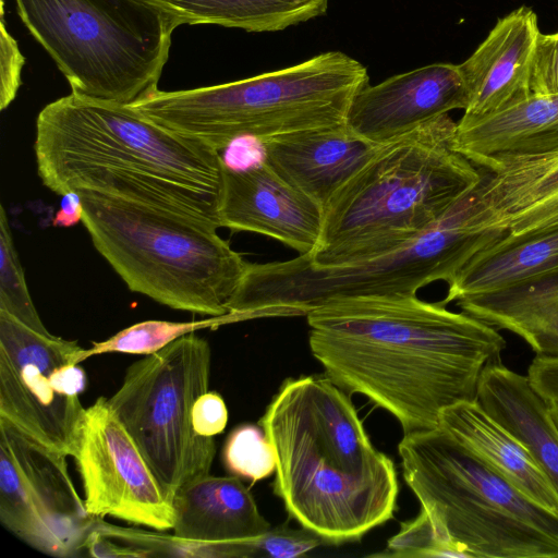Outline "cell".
Returning a JSON list of instances; mask_svg holds the SVG:
<instances>
[{
	"instance_id": "obj_1",
	"label": "cell",
	"mask_w": 558,
	"mask_h": 558,
	"mask_svg": "<svg viewBox=\"0 0 558 558\" xmlns=\"http://www.w3.org/2000/svg\"><path fill=\"white\" fill-rule=\"evenodd\" d=\"M306 317L325 374L391 413L404 434L436 428L445 409L476 400L483 368L507 345L497 328L416 295L340 299Z\"/></svg>"
},
{
	"instance_id": "obj_2",
	"label": "cell",
	"mask_w": 558,
	"mask_h": 558,
	"mask_svg": "<svg viewBox=\"0 0 558 558\" xmlns=\"http://www.w3.org/2000/svg\"><path fill=\"white\" fill-rule=\"evenodd\" d=\"M34 150L43 184L60 196L87 190L220 228L219 150L131 105L71 92L39 112Z\"/></svg>"
},
{
	"instance_id": "obj_3",
	"label": "cell",
	"mask_w": 558,
	"mask_h": 558,
	"mask_svg": "<svg viewBox=\"0 0 558 558\" xmlns=\"http://www.w3.org/2000/svg\"><path fill=\"white\" fill-rule=\"evenodd\" d=\"M258 425L276 456L274 493L325 544L357 542L393 515V462L372 444L350 396L325 375L288 378Z\"/></svg>"
},
{
	"instance_id": "obj_4",
	"label": "cell",
	"mask_w": 558,
	"mask_h": 558,
	"mask_svg": "<svg viewBox=\"0 0 558 558\" xmlns=\"http://www.w3.org/2000/svg\"><path fill=\"white\" fill-rule=\"evenodd\" d=\"M448 114L381 145L324 209L319 266L354 263L417 236L483 179L454 148Z\"/></svg>"
},
{
	"instance_id": "obj_5",
	"label": "cell",
	"mask_w": 558,
	"mask_h": 558,
	"mask_svg": "<svg viewBox=\"0 0 558 558\" xmlns=\"http://www.w3.org/2000/svg\"><path fill=\"white\" fill-rule=\"evenodd\" d=\"M481 182L421 234L363 260L319 266L300 254L282 262L248 263L228 313L236 323L306 316L335 300L416 295L432 282L450 283L477 253L507 234L488 220Z\"/></svg>"
},
{
	"instance_id": "obj_6",
	"label": "cell",
	"mask_w": 558,
	"mask_h": 558,
	"mask_svg": "<svg viewBox=\"0 0 558 558\" xmlns=\"http://www.w3.org/2000/svg\"><path fill=\"white\" fill-rule=\"evenodd\" d=\"M82 222L128 288L173 310L228 313L248 263L206 221L146 204L77 191Z\"/></svg>"
},
{
	"instance_id": "obj_7",
	"label": "cell",
	"mask_w": 558,
	"mask_h": 558,
	"mask_svg": "<svg viewBox=\"0 0 558 558\" xmlns=\"http://www.w3.org/2000/svg\"><path fill=\"white\" fill-rule=\"evenodd\" d=\"M368 85L366 68L341 51L248 78L192 89H156L133 108L217 150L243 137L260 142L341 124L354 95Z\"/></svg>"
},
{
	"instance_id": "obj_8",
	"label": "cell",
	"mask_w": 558,
	"mask_h": 558,
	"mask_svg": "<svg viewBox=\"0 0 558 558\" xmlns=\"http://www.w3.org/2000/svg\"><path fill=\"white\" fill-rule=\"evenodd\" d=\"M398 452L422 510L463 557L558 558V515L440 426L404 434Z\"/></svg>"
},
{
	"instance_id": "obj_9",
	"label": "cell",
	"mask_w": 558,
	"mask_h": 558,
	"mask_svg": "<svg viewBox=\"0 0 558 558\" xmlns=\"http://www.w3.org/2000/svg\"><path fill=\"white\" fill-rule=\"evenodd\" d=\"M71 92L131 105L158 89L179 19L147 0H14Z\"/></svg>"
},
{
	"instance_id": "obj_10",
	"label": "cell",
	"mask_w": 558,
	"mask_h": 558,
	"mask_svg": "<svg viewBox=\"0 0 558 558\" xmlns=\"http://www.w3.org/2000/svg\"><path fill=\"white\" fill-rule=\"evenodd\" d=\"M211 351L204 338L183 336L131 364L108 402L171 499L209 474L214 437L196 434L192 409L208 391Z\"/></svg>"
},
{
	"instance_id": "obj_11",
	"label": "cell",
	"mask_w": 558,
	"mask_h": 558,
	"mask_svg": "<svg viewBox=\"0 0 558 558\" xmlns=\"http://www.w3.org/2000/svg\"><path fill=\"white\" fill-rule=\"evenodd\" d=\"M82 347L43 333L0 311V418L40 445L72 457L85 408Z\"/></svg>"
},
{
	"instance_id": "obj_12",
	"label": "cell",
	"mask_w": 558,
	"mask_h": 558,
	"mask_svg": "<svg viewBox=\"0 0 558 558\" xmlns=\"http://www.w3.org/2000/svg\"><path fill=\"white\" fill-rule=\"evenodd\" d=\"M72 457L88 514L110 515L156 531L172 530V501L108 398L99 397L85 409Z\"/></svg>"
},
{
	"instance_id": "obj_13",
	"label": "cell",
	"mask_w": 558,
	"mask_h": 558,
	"mask_svg": "<svg viewBox=\"0 0 558 558\" xmlns=\"http://www.w3.org/2000/svg\"><path fill=\"white\" fill-rule=\"evenodd\" d=\"M468 104L459 64L433 63L363 87L351 100L345 124L363 140L384 145Z\"/></svg>"
},
{
	"instance_id": "obj_14",
	"label": "cell",
	"mask_w": 558,
	"mask_h": 558,
	"mask_svg": "<svg viewBox=\"0 0 558 558\" xmlns=\"http://www.w3.org/2000/svg\"><path fill=\"white\" fill-rule=\"evenodd\" d=\"M218 216L220 228L267 235L301 255L317 248L324 223V208L265 161L244 169L226 165Z\"/></svg>"
},
{
	"instance_id": "obj_15",
	"label": "cell",
	"mask_w": 558,
	"mask_h": 558,
	"mask_svg": "<svg viewBox=\"0 0 558 558\" xmlns=\"http://www.w3.org/2000/svg\"><path fill=\"white\" fill-rule=\"evenodd\" d=\"M539 34L535 12L524 5L497 21L477 49L459 64L469 104L458 123L500 113L532 96V63Z\"/></svg>"
},
{
	"instance_id": "obj_16",
	"label": "cell",
	"mask_w": 558,
	"mask_h": 558,
	"mask_svg": "<svg viewBox=\"0 0 558 558\" xmlns=\"http://www.w3.org/2000/svg\"><path fill=\"white\" fill-rule=\"evenodd\" d=\"M263 144L264 161L324 209L381 147L356 135L345 122L280 135Z\"/></svg>"
},
{
	"instance_id": "obj_17",
	"label": "cell",
	"mask_w": 558,
	"mask_h": 558,
	"mask_svg": "<svg viewBox=\"0 0 558 558\" xmlns=\"http://www.w3.org/2000/svg\"><path fill=\"white\" fill-rule=\"evenodd\" d=\"M482 169L481 199L493 226L514 236L558 226V151L499 158Z\"/></svg>"
},
{
	"instance_id": "obj_18",
	"label": "cell",
	"mask_w": 558,
	"mask_h": 558,
	"mask_svg": "<svg viewBox=\"0 0 558 558\" xmlns=\"http://www.w3.org/2000/svg\"><path fill=\"white\" fill-rule=\"evenodd\" d=\"M173 534L203 543H229L257 537L271 525L238 476L206 475L172 497Z\"/></svg>"
},
{
	"instance_id": "obj_19",
	"label": "cell",
	"mask_w": 558,
	"mask_h": 558,
	"mask_svg": "<svg viewBox=\"0 0 558 558\" xmlns=\"http://www.w3.org/2000/svg\"><path fill=\"white\" fill-rule=\"evenodd\" d=\"M439 426L527 498L558 515V493L530 450L476 400L445 409Z\"/></svg>"
},
{
	"instance_id": "obj_20",
	"label": "cell",
	"mask_w": 558,
	"mask_h": 558,
	"mask_svg": "<svg viewBox=\"0 0 558 558\" xmlns=\"http://www.w3.org/2000/svg\"><path fill=\"white\" fill-rule=\"evenodd\" d=\"M0 441L11 450L66 557L75 556L85 548L89 533L101 518L87 513L68 472L66 456L40 445L2 418Z\"/></svg>"
},
{
	"instance_id": "obj_21",
	"label": "cell",
	"mask_w": 558,
	"mask_h": 558,
	"mask_svg": "<svg viewBox=\"0 0 558 558\" xmlns=\"http://www.w3.org/2000/svg\"><path fill=\"white\" fill-rule=\"evenodd\" d=\"M476 401L524 444L558 493V429L527 375L500 360L488 363L481 373Z\"/></svg>"
},
{
	"instance_id": "obj_22",
	"label": "cell",
	"mask_w": 558,
	"mask_h": 558,
	"mask_svg": "<svg viewBox=\"0 0 558 558\" xmlns=\"http://www.w3.org/2000/svg\"><path fill=\"white\" fill-rule=\"evenodd\" d=\"M454 148L478 168L499 158L558 151V94L532 95L488 118L457 122Z\"/></svg>"
},
{
	"instance_id": "obj_23",
	"label": "cell",
	"mask_w": 558,
	"mask_h": 558,
	"mask_svg": "<svg viewBox=\"0 0 558 558\" xmlns=\"http://www.w3.org/2000/svg\"><path fill=\"white\" fill-rule=\"evenodd\" d=\"M456 302L463 312L518 335L536 356L558 359V270Z\"/></svg>"
},
{
	"instance_id": "obj_24",
	"label": "cell",
	"mask_w": 558,
	"mask_h": 558,
	"mask_svg": "<svg viewBox=\"0 0 558 558\" xmlns=\"http://www.w3.org/2000/svg\"><path fill=\"white\" fill-rule=\"evenodd\" d=\"M558 270V226L523 235L506 234L477 253L448 283L447 305Z\"/></svg>"
},
{
	"instance_id": "obj_25",
	"label": "cell",
	"mask_w": 558,
	"mask_h": 558,
	"mask_svg": "<svg viewBox=\"0 0 558 558\" xmlns=\"http://www.w3.org/2000/svg\"><path fill=\"white\" fill-rule=\"evenodd\" d=\"M181 24L277 32L326 14L329 0H147Z\"/></svg>"
},
{
	"instance_id": "obj_26",
	"label": "cell",
	"mask_w": 558,
	"mask_h": 558,
	"mask_svg": "<svg viewBox=\"0 0 558 558\" xmlns=\"http://www.w3.org/2000/svg\"><path fill=\"white\" fill-rule=\"evenodd\" d=\"M0 520L11 533L35 549L66 557L58 534L3 441H0Z\"/></svg>"
},
{
	"instance_id": "obj_27",
	"label": "cell",
	"mask_w": 558,
	"mask_h": 558,
	"mask_svg": "<svg viewBox=\"0 0 558 558\" xmlns=\"http://www.w3.org/2000/svg\"><path fill=\"white\" fill-rule=\"evenodd\" d=\"M232 323L233 318L228 313L192 322L144 320L120 330L106 340L93 342L88 349L81 348L75 362L80 364L94 355L113 352L147 355L189 333Z\"/></svg>"
},
{
	"instance_id": "obj_28",
	"label": "cell",
	"mask_w": 558,
	"mask_h": 558,
	"mask_svg": "<svg viewBox=\"0 0 558 558\" xmlns=\"http://www.w3.org/2000/svg\"><path fill=\"white\" fill-rule=\"evenodd\" d=\"M100 535L124 546L131 557L178 556L231 558L240 557L239 542L203 543L166 534L165 531L147 532L133 527L109 524L101 519L94 529Z\"/></svg>"
},
{
	"instance_id": "obj_29",
	"label": "cell",
	"mask_w": 558,
	"mask_h": 558,
	"mask_svg": "<svg viewBox=\"0 0 558 558\" xmlns=\"http://www.w3.org/2000/svg\"><path fill=\"white\" fill-rule=\"evenodd\" d=\"M0 311L36 331L49 333L31 298L3 206L0 207Z\"/></svg>"
},
{
	"instance_id": "obj_30",
	"label": "cell",
	"mask_w": 558,
	"mask_h": 558,
	"mask_svg": "<svg viewBox=\"0 0 558 558\" xmlns=\"http://www.w3.org/2000/svg\"><path fill=\"white\" fill-rule=\"evenodd\" d=\"M222 460L231 475L258 482L276 471L274 447L260 426L243 424L228 436Z\"/></svg>"
},
{
	"instance_id": "obj_31",
	"label": "cell",
	"mask_w": 558,
	"mask_h": 558,
	"mask_svg": "<svg viewBox=\"0 0 558 558\" xmlns=\"http://www.w3.org/2000/svg\"><path fill=\"white\" fill-rule=\"evenodd\" d=\"M374 557H463L462 554L444 539L433 526L428 515L420 514L401 524L381 553Z\"/></svg>"
},
{
	"instance_id": "obj_32",
	"label": "cell",
	"mask_w": 558,
	"mask_h": 558,
	"mask_svg": "<svg viewBox=\"0 0 558 558\" xmlns=\"http://www.w3.org/2000/svg\"><path fill=\"white\" fill-rule=\"evenodd\" d=\"M325 542L316 533L287 524L270 527L260 536L244 541L245 558H294L303 556Z\"/></svg>"
},
{
	"instance_id": "obj_33",
	"label": "cell",
	"mask_w": 558,
	"mask_h": 558,
	"mask_svg": "<svg viewBox=\"0 0 558 558\" xmlns=\"http://www.w3.org/2000/svg\"><path fill=\"white\" fill-rule=\"evenodd\" d=\"M25 58L16 40L9 33L4 21V0H1L0 22V109L4 110L15 99L21 86V72Z\"/></svg>"
},
{
	"instance_id": "obj_34",
	"label": "cell",
	"mask_w": 558,
	"mask_h": 558,
	"mask_svg": "<svg viewBox=\"0 0 558 558\" xmlns=\"http://www.w3.org/2000/svg\"><path fill=\"white\" fill-rule=\"evenodd\" d=\"M532 95L558 94V33L539 34L531 75Z\"/></svg>"
},
{
	"instance_id": "obj_35",
	"label": "cell",
	"mask_w": 558,
	"mask_h": 558,
	"mask_svg": "<svg viewBox=\"0 0 558 558\" xmlns=\"http://www.w3.org/2000/svg\"><path fill=\"white\" fill-rule=\"evenodd\" d=\"M227 423V405L219 393L206 391L196 399L192 409V425L196 434L214 437L223 432Z\"/></svg>"
},
{
	"instance_id": "obj_36",
	"label": "cell",
	"mask_w": 558,
	"mask_h": 558,
	"mask_svg": "<svg viewBox=\"0 0 558 558\" xmlns=\"http://www.w3.org/2000/svg\"><path fill=\"white\" fill-rule=\"evenodd\" d=\"M527 377L546 401L558 400V359L534 357Z\"/></svg>"
},
{
	"instance_id": "obj_37",
	"label": "cell",
	"mask_w": 558,
	"mask_h": 558,
	"mask_svg": "<svg viewBox=\"0 0 558 558\" xmlns=\"http://www.w3.org/2000/svg\"><path fill=\"white\" fill-rule=\"evenodd\" d=\"M83 202L78 192H68L62 195L60 208L56 213L52 225L56 227H71L82 222Z\"/></svg>"
},
{
	"instance_id": "obj_38",
	"label": "cell",
	"mask_w": 558,
	"mask_h": 558,
	"mask_svg": "<svg viewBox=\"0 0 558 558\" xmlns=\"http://www.w3.org/2000/svg\"><path fill=\"white\" fill-rule=\"evenodd\" d=\"M549 415L558 429V400L546 401Z\"/></svg>"
}]
</instances>
